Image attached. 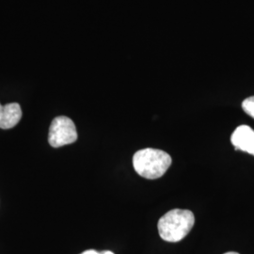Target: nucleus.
<instances>
[{"instance_id": "nucleus-1", "label": "nucleus", "mask_w": 254, "mask_h": 254, "mask_svg": "<svg viewBox=\"0 0 254 254\" xmlns=\"http://www.w3.org/2000/svg\"><path fill=\"white\" fill-rule=\"evenodd\" d=\"M195 217L190 210L173 209L159 219L157 228L160 237L167 242H179L190 234Z\"/></svg>"}, {"instance_id": "nucleus-2", "label": "nucleus", "mask_w": 254, "mask_h": 254, "mask_svg": "<svg viewBox=\"0 0 254 254\" xmlns=\"http://www.w3.org/2000/svg\"><path fill=\"white\" fill-rule=\"evenodd\" d=\"M172 164L171 155L162 150L146 148L133 156V166L137 174L146 179H157L163 176Z\"/></svg>"}, {"instance_id": "nucleus-3", "label": "nucleus", "mask_w": 254, "mask_h": 254, "mask_svg": "<svg viewBox=\"0 0 254 254\" xmlns=\"http://www.w3.org/2000/svg\"><path fill=\"white\" fill-rule=\"evenodd\" d=\"M77 139L76 127L73 121L66 116L55 118L49 128L48 142L54 148L72 144Z\"/></svg>"}, {"instance_id": "nucleus-4", "label": "nucleus", "mask_w": 254, "mask_h": 254, "mask_svg": "<svg viewBox=\"0 0 254 254\" xmlns=\"http://www.w3.org/2000/svg\"><path fill=\"white\" fill-rule=\"evenodd\" d=\"M231 141L236 150L254 155V130L248 126L237 127L231 136Z\"/></svg>"}, {"instance_id": "nucleus-5", "label": "nucleus", "mask_w": 254, "mask_h": 254, "mask_svg": "<svg viewBox=\"0 0 254 254\" xmlns=\"http://www.w3.org/2000/svg\"><path fill=\"white\" fill-rule=\"evenodd\" d=\"M22 118V109L17 103H10L5 106L0 104V128L10 129L15 127Z\"/></svg>"}, {"instance_id": "nucleus-6", "label": "nucleus", "mask_w": 254, "mask_h": 254, "mask_svg": "<svg viewBox=\"0 0 254 254\" xmlns=\"http://www.w3.org/2000/svg\"><path fill=\"white\" fill-rule=\"evenodd\" d=\"M242 108L248 115L254 119V96L245 99L242 103Z\"/></svg>"}, {"instance_id": "nucleus-7", "label": "nucleus", "mask_w": 254, "mask_h": 254, "mask_svg": "<svg viewBox=\"0 0 254 254\" xmlns=\"http://www.w3.org/2000/svg\"><path fill=\"white\" fill-rule=\"evenodd\" d=\"M81 254H101V253H98L96 251H93V250H89V251H86Z\"/></svg>"}, {"instance_id": "nucleus-8", "label": "nucleus", "mask_w": 254, "mask_h": 254, "mask_svg": "<svg viewBox=\"0 0 254 254\" xmlns=\"http://www.w3.org/2000/svg\"><path fill=\"white\" fill-rule=\"evenodd\" d=\"M101 254H114L113 253H111V252H109V251H106V252H103V253H101Z\"/></svg>"}, {"instance_id": "nucleus-9", "label": "nucleus", "mask_w": 254, "mask_h": 254, "mask_svg": "<svg viewBox=\"0 0 254 254\" xmlns=\"http://www.w3.org/2000/svg\"><path fill=\"white\" fill-rule=\"evenodd\" d=\"M237 254V253H235V252H230V253H226V254Z\"/></svg>"}]
</instances>
